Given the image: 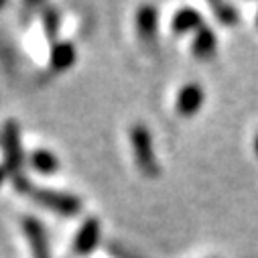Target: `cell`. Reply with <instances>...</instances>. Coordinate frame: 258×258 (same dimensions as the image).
Segmentation results:
<instances>
[{
  "mask_svg": "<svg viewBox=\"0 0 258 258\" xmlns=\"http://www.w3.org/2000/svg\"><path fill=\"white\" fill-rule=\"evenodd\" d=\"M212 11L216 15V19L222 23V25H236L238 23V13L232 5H226V3H214L212 5Z\"/></svg>",
  "mask_w": 258,
  "mask_h": 258,
  "instance_id": "obj_12",
  "label": "cell"
},
{
  "mask_svg": "<svg viewBox=\"0 0 258 258\" xmlns=\"http://www.w3.org/2000/svg\"><path fill=\"white\" fill-rule=\"evenodd\" d=\"M216 35L210 27H202L196 35H193V41H191V53L196 55L198 59H210L214 57L216 53Z\"/></svg>",
  "mask_w": 258,
  "mask_h": 258,
  "instance_id": "obj_10",
  "label": "cell"
},
{
  "mask_svg": "<svg viewBox=\"0 0 258 258\" xmlns=\"http://www.w3.org/2000/svg\"><path fill=\"white\" fill-rule=\"evenodd\" d=\"M27 196H29L33 202H37L41 208H47V210H51L53 214L63 216V218H72V216H78V214L82 212V202H80V198H76L74 193H70V191L31 185V187L27 189Z\"/></svg>",
  "mask_w": 258,
  "mask_h": 258,
  "instance_id": "obj_2",
  "label": "cell"
},
{
  "mask_svg": "<svg viewBox=\"0 0 258 258\" xmlns=\"http://www.w3.org/2000/svg\"><path fill=\"white\" fill-rule=\"evenodd\" d=\"M29 165L39 173V175H53L59 169V159L55 153L47 149H35L29 157Z\"/></svg>",
  "mask_w": 258,
  "mask_h": 258,
  "instance_id": "obj_11",
  "label": "cell"
},
{
  "mask_svg": "<svg viewBox=\"0 0 258 258\" xmlns=\"http://www.w3.org/2000/svg\"><path fill=\"white\" fill-rule=\"evenodd\" d=\"M59 31V15L55 13V9H45L43 13V33L49 39V43H55V33Z\"/></svg>",
  "mask_w": 258,
  "mask_h": 258,
  "instance_id": "obj_13",
  "label": "cell"
},
{
  "mask_svg": "<svg viewBox=\"0 0 258 258\" xmlns=\"http://www.w3.org/2000/svg\"><path fill=\"white\" fill-rule=\"evenodd\" d=\"M23 234L27 238L31 258H51L49 236H47L43 224L35 216H25L23 218Z\"/></svg>",
  "mask_w": 258,
  "mask_h": 258,
  "instance_id": "obj_5",
  "label": "cell"
},
{
  "mask_svg": "<svg viewBox=\"0 0 258 258\" xmlns=\"http://www.w3.org/2000/svg\"><path fill=\"white\" fill-rule=\"evenodd\" d=\"M256 25H258V17H256Z\"/></svg>",
  "mask_w": 258,
  "mask_h": 258,
  "instance_id": "obj_16",
  "label": "cell"
},
{
  "mask_svg": "<svg viewBox=\"0 0 258 258\" xmlns=\"http://www.w3.org/2000/svg\"><path fill=\"white\" fill-rule=\"evenodd\" d=\"M254 149H256V153H258V137H256V141H254Z\"/></svg>",
  "mask_w": 258,
  "mask_h": 258,
  "instance_id": "obj_15",
  "label": "cell"
},
{
  "mask_svg": "<svg viewBox=\"0 0 258 258\" xmlns=\"http://www.w3.org/2000/svg\"><path fill=\"white\" fill-rule=\"evenodd\" d=\"M100 238H102V226L98 218H86L74 240H72V256L74 258H88L98 246H100Z\"/></svg>",
  "mask_w": 258,
  "mask_h": 258,
  "instance_id": "obj_4",
  "label": "cell"
},
{
  "mask_svg": "<svg viewBox=\"0 0 258 258\" xmlns=\"http://www.w3.org/2000/svg\"><path fill=\"white\" fill-rule=\"evenodd\" d=\"M204 100H206V94H204V88L200 84H187L179 90L175 108L181 116L191 118L200 112V108L204 106Z\"/></svg>",
  "mask_w": 258,
  "mask_h": 258,
  "instance_id": "obj_7",
  "label": "cell"
},
{
  "mask_svg": "<svg viewBox=\"0 0 258 258\" xmlns=\"http://www.w3.org/2000/svg\"><path fill=\"white\" fill-rule=\"evenodd\" d=\"M0 147H3V165L13 179L15 187L23 193L31 187V181L25 177V151H23V139L21 128L17 120H7L3 131H0Z\"/></svg>",
  "mask_w": 258,
  "mask_h": 258,
  "instance_id": "obj_1",
  "label": "cell"
},
{
  "mask_svg": "<svg viewBox=\"0 0 258 258\" xmlns=\"http://www.w3.org/2000/svg\"><path fill=\"white\" fill-rule=\"evenodd\" d=\"M157 27H159V15H157V9L153 5H145L137 11V31H139V37L145 41V43H151L155 41L157 37Z\"/></svg>",
  "mask_w": 258,
  "mask_h": 258,
  "instance_id": "obj_9",
  "label": "cell"
},
{
  "mask_svg": "<svg viewBox=\"0 0 258 258\" xmlns=\"http://www.w3.org/2000/svg\"><path fill=\"white\" fill-rule=\"evenodd\" d=\"M9 177V173H7V169H5V165L0 163V187H3V183H5V179Z\"/></svg>",
  "mask_w": 258,
  "mask_h": 258,
  "instance_id": "obj_14",
  "label": "cell"
},
{
  "mask_svg": "<svg viewBox=\"0 0 258 258\" xmlns=\"http://www.w3.org/2000/svg\"><path fill=\"white\" fill-rule=\"evenodd\" d=\"M47 59H49V68L57 74H63L74 68V63L78 59V51L74 47L72 41L68 39H59L55 43L49 45V53H47Z\"/></svg>",
  "mask_w": 258,
  "mask_h": 258,
  "instance_id": "obj_6",
  "label": "cell"
},
{
  "mask_svg": "<svg viewBox=\"0 0 258 258\" xmlns=\"http://www.w3.org/2000/svg\"><path fill=\"white\" fill-rule=\"evenodd\" d=\"M204 27L202 23V15L196 11V9H179L175 15H173V21H171V29L175 35H185V33H198L200 29Z\"/></svg>",
  "mask_w": 258,
  "mask_h": 258,
  "instance_id": "obj_8",
  "label": "cell"
},
{
  "mask_svg": "<svg viewBox=\"0 0 258 258\" xmlns=\"http://www.w3.org/2000/svg\"><path fill=\"white\" fill-rule=\"evenodd\" d=\"M128 139L133 145V155L137 161V167L141 169V173H145L147 177H157L159 175V163H157V155L153 149V137L147 124H133L131 131H128Z\"/></svg>",
  "mask_w": 258,
  "mask_h": 258,
  "instance_id": "obj_3",
  "label": "cell"
}]
</instances>
